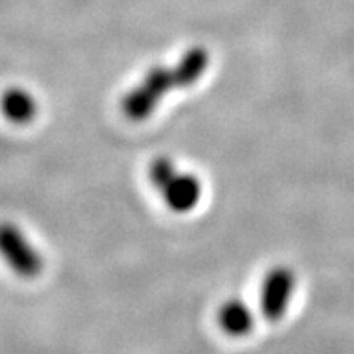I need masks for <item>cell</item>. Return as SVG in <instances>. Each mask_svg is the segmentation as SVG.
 <instances>
[{
  "label": "cell",
  "mask_w": 354,
  "mask_h": 354,
  "mask_svg": "<svg viewBox=\"0 0 354 354\" xmlns=\"http://www.w3.org/2000/svg\"><path fill=\"white\" fill-rule=\"evenodd\" d=\"M210 64V53L203 46L190 48L174 66H154L138 86L122 100V110L131 122H143L174 88H185L201 81Z\"/></svg>",
  "instance_id": "cell-1"
},
{
  "label": "cell",
  "mask_w": 354,
  "mask_h": 354,
  "mask_svg": "<svg viewBox=\"0 0 354 354\" xmlns=\"http://www.w3.org/2000/svg\"><path fill=\"white\" fill-rule=\"evenodd\" d=\"M0 256L13 272L35 279L43 272L44 259L19 225L0 221Z\"/></svg>",
  "instance_id": "cell-2"
},
{
  "label": "cell",
  "mask_w": 354,
  "mask_h": 354,
  "mask_svg": "<svg viewBox=\"0 0 354 354\" xmlns=\"http://www.w3.org/2000/svg\"><path fill=\"white\" fill-rule=\"evenodd\" d=\"M297 289V276L287 266H277L264 277L261 286V312L269 322H279L290 307Z\"/></svg>",
  "instance_id": "cell-3"
},
{
  "label": "cell",
  "mask_w": 354,
  "mask_h": 354,
  "mask_svg": "<svg viewBox=\"0 0 354 354\" xmlns=\"http://www.w3.org/2000/svg\"><path fill=\"white\" fill-rule=\"evenodd\" d=\"M166 205L176 214H187L198 205L202 197V183L190 172L177 171L167 183L159 189Z\"/></svg>",
  "instance_id": "cell-4"
},
{
  "label": "cell",
  "mask_w": 354,
  "mask_h": 354,
  "mask_svg": "<svg viewBox=\"0 0 354 354\" xmlns=\"http://www.w3.org/2000/svg\"><path fill=\"white\" fill-rule=\"evenodd\" d=\"M0 112L15 125H28L38 113L37 99L26 88L8 87L0 95Z\"/></svg>",
  "instance_id": "cell-5"
},
{
  "label": "cell",
  "mask_w": 354,
  "mask_h": 354,
  "mask_svg": "<svg viewBox=\"0 0 354 354\" xmlns=\"http://www.w3.org/2000/svg\"><path fill=\"white\" fill-rule=\"evenodd\" d=\"M216 320H218L221 331L234 336V338L250 335L254 326L253 312L243 300L238 299H232L221 305L216 313Z\"/></svg>",
  "instance_id": "cell-6"
}]
</instances>
